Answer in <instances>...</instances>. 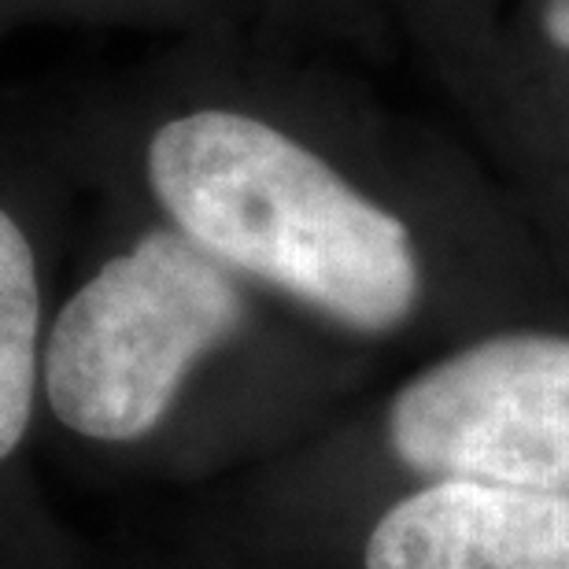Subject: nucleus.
<instances>
[{"mask_svg": "<svg viewBox=\"0 0 569 569\" xmlns=\"http://www.w3.org/2000/svg\"><path fill=\"white\" fill-rule=\"evenodd\" d=\"M144 170L174 230L222 267L359 333L415 311L422 278L407 226L270 122L186 111L152 133Z\"/></svg>", "mask_w": 569, "mask_h": 569, "instance_id": "nucleus-1", "label": "nucleus"}, {"mask_svg": "<svg viewBox=\"0 0 569 569\" xmlns=\"http://www.w3.org/2000/svg\"><path fill=\"white\" fill-rule=\"evenodd\" d=\"M244 322L233 270L181 230L144 233L63 303L41 356L44 396L78 437L152 432L197 362Z\"/></svg>", "mask_w": 569, "mask_h": 569, "instance_id": "nucleus-2", "label": "nucleus"}, {"mask_svg": "<svg viewBox=\"0 0 569 569\" xmlns=\"http://www.w3.org/2000/svg\"><path fill=\"white\" fill-rule=\"evenodd\" d=\"M389 440L432 481L569 496V337L507 333L455 351L400 389Z\"/></svg>", "mask_w": 569, "mask_h": 569, "instance_id": "nucleus-3", "label": "nucleus"}, {"mask_svg": "<svg viewBox=\"0 0 569 569\" xmlns=\"http://www.w3.org/2000/svg\"><path fill=\"white\" fill-rule=\"evenodd\" d=\"M367 569H569V496L432 481L381 515Z\"/></svg>", "mask_w": 569, "mask_h": 569, "instance_id": "nucleus-4", "label": "nucleus"}, {"mask_svg": "<svg viewBox=\"0 0 569 569\" xmlns=\"http://www.w3.org/2000/svg\"><path fill=\"white\" fill-rule=\"evenodd\" d=\"M38 333V259L22 226L0 208V459H8L30 429L41 359Z\"/></svg>", "mask_w": 569, "mask_h": 569, "instance_id": "nucleus-5", "label": "nucleus"}, {"mask_svg": "<svg viewBox=\"0 0 569 569\" xmlns=\"http://www.w3.org/2000/svg\"><path fill=\"white\" fill-rule=\"evenodd\" d=\"M548 33L555 41L569 49V0H555L551 11H548Z\"/></svg>", "mask_w": 569, "mask_h": 569, "instance_id": "nucleus-6", "label": "nucleus"}]
</instances>
